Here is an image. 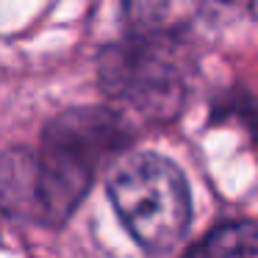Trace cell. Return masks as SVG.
I'll list each match as a JSON object with an SVG mask.
<instances>
[{
    "instance_id": "1",
    "label": "cell",
    "mask_w": 258,
    "mask_h": 258,
    "mask_svg": "<svg viewBox=\"0 0 258 258\" xmlns=\"http://www.w3.org/2000/svg\"><path fill=\"white\" fill-rule=\"evenodd\" d=\"M128 23L119 39L97 56L103 95L136 111L147 122H169L189 95L195 50L183 25L167 23V6H128Z\"/></svg>"
},
{
    "instance_id": "2",
    "label": "cell",
    "mask_w": 258,
    "mask_h": 258,
    "mask_svg": "<svg viewBox=\"0 0 258 258\" xmlns=\"http://www.w3.org/2000/svg\"><path fill=\"white\" fill-rule=\"evenodd\" d=\"M134 142V125L117 108L75 106L47 119L36 150V225L70 222L95 178Z\"/></svg>"
},
{
    "instance_id": "3",
    "label": "cell",
    "mask_w": 258,
    "mask_h": 258,
    "mask_svg": "<svg viewBox=\"0 0 258 258\" xmlns=\"http://www.w3.org/2000/svg\"><path fill=\"white\" fill-rule=\"evenodd\" d=\"M108 200L136 244L169 252L191 225V191L183 169L161 153L128 156L108 178Z\"/></svg>"
},
{
    "instance_id": "4",
    "label": "cell",
    "mask_w": 258,
    "mask_h": 258,
    "mask_svg": "<svg viewBox=\"0 0 258 258\" xmlns=\"http://www.w3.org/2000/svg\"><path fill=\"white\" fill-rule=\"evenodd\" d=\"M0 200L3 214L14 222L36 219V153L9 147L0 164Z\"/></svg>"
},
{
    "instance_id": "5",
    "label": "cell",
    "mask_w": 258,
    "mask_h": 258,
    "mask_svg": "<svg viewBox=\"0 0 258 258\" xmlns=\"http://www.w3.org/2000/svg\"><path fill=\"white\" fill-rule=\"evenodd\" d=\"M183 258H258V222L233 219L211 228Z\"/></svg>"
}]
</instances>
